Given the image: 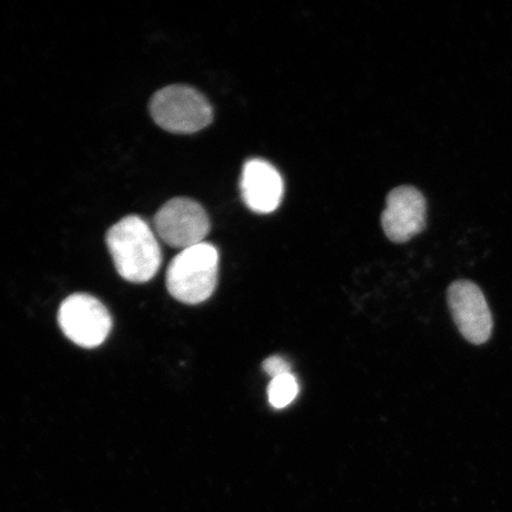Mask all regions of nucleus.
Wrapping results in <instances>:
<instances>
[{"label": "nucleus", "instance_id": "1a4fd4ad", "mask_svg": "<svg viewBox=\"0 0 512 512\" xmlns=\"http://www.w3.org/2000/svg\"><path fill=\"white\" fill-rule=\"evenodd\" d=\"M299 393V384L296 376L286 374L277 379H273L268 386L267 395L272 407L283 409L297 398Z\"/></svg>", "mask_w": 512, "mask_h": 512}, {"label": "nucleus", "instance_id": "f03ea898", "mask_svg": "<svg viewBox=\"0 0 512 512\" xmlns=\"http://www.w3.org/2000/svg\"><path fill=\"white\" fill-rule=\"evenodd\" d=\"M220 256L208 242L183 249L170 262L166 287L178 302L198 305L213 296L219 277Z\"/></svg>", "mask_w": 512, "mask_h": 512}, {"label": "nucleus", "instance_id": "f257e3e1", "mask_svg": "<svg viewBox=\"0 0 512 512\" xmlns=\"http://www.w3.org/2000/svg\"><path fill=\"white\" fill-rule=\"evenodd\" d=\"M106 243L121 278L136 284L155 278L162 265V251L142 217L126 216L115 223L107 232Z\"/></svg>", "mask_w": 512, "mask_h": 512}, {"label": "nucleus", "instance_id": "20e7f679", "mask_svg": "<svg viewBox=\"0 0 512 512\" xmlns=\"http://www.w3.org/2000/svg\"><path fill=\"white\" fill-rule=\"evenodd\" d=\"M59 324L64 335L81 348L100 347L112 330V317L106 306L89 294L68 297L59 310Z\"/></svg>", "mask_w": 512, "mask_h": 512}, {"label": "nucleus", "instance_id": "9d476101", "mask_svg": "<svg viewBox=\"0 0 512 512\" xmlns=\"http://www.w3.org/2000/svg\"><path fill=\"white\" fill-rule=\"evenodd\" d=\"M262 368H264L268 376L272 377V380L286 374H291L290 363L280 356L268 357L264 364H262Z\"/></svg>", "mask_w": 512, "mask_h": 512}, {"label": "nucleus", "instance_id": "0eeeda50", "mask_svg": "<svg viewBox=\"0 0 512 512\" xmlns=\"http://www.w3.org/2000/svg\"><path fill=\"white\" fill-rule=\"evenodd\" d=\"M426 200L421 192L403 185L389 192L382 227L390 241L405 243L426 227Z\"/></svg>", "mask_w": 512, "mask_h": 512}, {"label": "nucleus", "instance_id": "423d86ee", "mask_svg": "<svg viewBox=\"0 0 512 512\" xmlns=\"http://www.w3.org/2000/svg\"><path fill=\"white\" fill-rule=\"evenodd\" d=\"M447 299L454 323L466 341L476 345L488 342L494 320L482 290L469 280H459L448 288Z\"/></svg>", "mask_w": 512, "mask_h": 512}, {"label": "nucleus", "instance_id": "39448f33", "mask_svg": "<svg viewBox=\"0 0 512 512\" xmlns=\"http://www.w3.org/2000/svg\"><path fill=\"white\" fill-rule=\"evenodd\" d=\"M155 230L166 245L187 249L200 245L210 232L207 211L191 198L176 197L157 211Z\"/></svg>", "mask_w": 512, "mask_h": 512}, {"label": "nucleus", "instance_id": "7ed1b4c3", "mask_svg": "<svg viewBox=\"0 0 512 512\" xmlns=\"http://www.w3.org/2000/svg\"><path fill=\"white\" fill-rule=\"evenodd\" d=\"M150 112L158 126L176 134L201 131L214 118L213 107L206 96L195 88L183 85L160 89L152 96Z\"/></svg>", "mask_w": 512, "mask_h": 512}, {"label": "nucleus", "instance_id": "6e6552de", "mask_svg": "<svg viewBox=\"0 0 512 512\" xmlns=\"http://www.w3.org/2000/svg\"><path fill=\"white\" fill-rule=\"evenodd\" d=\"M240 188L243 202L256 214L273 213L283 200V177L264 159H251L243 166Z\"/></svg>", "mask_w": 512, "mask_h": 512}]
</instances>
